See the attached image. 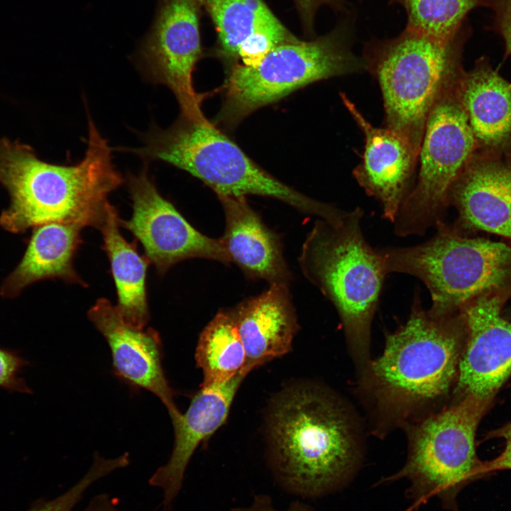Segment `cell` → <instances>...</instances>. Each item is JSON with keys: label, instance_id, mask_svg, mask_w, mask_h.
Returning <instances> with one entry per match:
<instances>
[{"label": "cell", "instance_id": "1", "mask_svg": "<svg viewBox=\"0 0 511 511\" xmlns=\"http://www.w3.org/2000/svg\"><path fill=\"white\" fill-rule=\"evenodd\" d=\"M465 339L460 311L434 317L415 294L406 322L385 333L381 354L357 373L370 433L385 437L448 405Z\"/></svg>", "mask_w": 511, "mask_h": 511}, {"label": "cell", "instance_id": "2", "mask_svg": "<svg viewBox=\"0 0 511 511\" xmlns=\"http://www.w3.org/2000/svg\"><path fill=\"white\" fill-rule=\"evenodd\" d=\"M268 464L286 493L317 498L341 487L359 466L364 426L329 388L292 385L273 400L267 421Z\"/></svg>", "mask_w": 511, "mask_h": 511}, {"label": "cell", "instance_id": "3", "mask_svg": "<svg viewBox=\"0 0 511 511\" xmlns=\"http://www.w3.org/2000/svg\"><path fill=\"white\" fill-rule=\"evenodd\" d=\"M112 150L90 115L85 154L73 165L44 162L29 145L0 138V183L11 200L0 226L13 233L50 222L98 229L111 205L109 194L123 182Z\"/></svg>", "mask_w": 511, "mask_h": 511}, {"label": "cell", "instance_id": "4", "mask_svg": "<svg viewBox=\"0 0 511 511\" xmlns=\"http://www.w3.org/2000/svg\"><path fill=\"white\" fill-rule=\"evenodd\" d=\"M363 216L356 207L336 222L320 219L299 257L305 278L335 307L357 372L372 358L371 325L387 275L378 249L364 238Z\"/></svg>", "mask_w": 511, "mask_h": 511}, {"label": "cell", "instance_id": "5", "mask_svg": "<svg viewBox=\"0 0 511 511\" xmlns=\"http://www.w3.org/2000/svg\"><path fill=\"white\" fill-rule=\"evenodd\" d=\"M470 35L466 22L449 40L405 28L395 38L370 40L364 46L366 70L381 89L385 128L405 138L417 155L434 105L464 72L462 53Z\"/></svg>", "mask_w": 511, "mask_h": 511}, {"label": "cell", "instance_id": "6", "mask_svg": "<svg viewBox=\"0 0 511 511\" xmlns=\"http://www.w3.org/2000/svg\"><path fill=\"white\" fill-rule=\"evenodd\" d=\"M123 150L183 170L211 188L217 197H271L329 221H336L343 213L270 175L207 119L193 120L180 116L166 129L153 126L141 146Z\"/></svg>", "mask_w": 511, "mask_h": 511}, {"label": "cell", "instance_id": "7", "mask_svg": "<svg viewBox=\"0 0 511 511\" xmlns=\"http://www.w3.org/2000/svg\"><path fill=\"white\" fill-rule=\"evenodd\" d=\"M436 229L435 235L422 243L378 249L387 274H408L426 285L432 316L454 314L511 277L510 246L462 236L443 222Z\"/></svg>", "mask_w": 511, "mask_h": 511}, {"label": "cell", "instance_id": "8", "mask_svg": "<svg viewBox=\"0 0 511 511\" xmlns=\"http://www.w3.org/2000/svg\"><path fill=\"white\" fill-rule=\"evenodd\" d=\"M493 400L466 395L406 426V461L381 483L407 479V495L416 505L436 497L444 507L455 510L458 493L478 478L481 461L476 453V432Z\"/></svg>", "mask_w": 511, "mask_h": 511}, {"label": "cell", "instance_id": "9", "mask_svg": "<svg viewBox=\"0 0 511 511\" xmlns=\"http://www.w3.org/2000/svg\"><path fill=\"white\" fill-rule=\"evenodd\" d=\"M352 23H340L317 39L282 44L253 66L237 65L226 83L218 120L233 126L254 111L311 83L366 70L352 51Z\"/></svg>", "mask_w": 511, "mask_h": 511}, {"label": "cell", "instance_id": "10", "mask_svg": "<svg viewBox=\"0 0 511 511\" xmlns=\"http://www.w3.org/2000/svg\"><path fill=\"white\" fill-rule=\"evenodd\" d=\"M461 77L445 87L427 118L417 178L393 222L399 236H422L443 222L449 190L477 151L459 96Z\"/></svg>", "mask_w": 511, "mask_h": 511}, {"label": "cell", "instance_id": "11", "mask_svg": "<svg viewBox=\"0 0 511 511\" xmlns=\"http://www.w3.org/2000/svg\"><path fill=\"white\" fill-rule=\"evenodd\" d=\"M201 0H158L153 22L136 53L139 69L154 84L173 93L180 116L205 119L203 97L197 93L192 74L202 54L199 33Z\"/></svg>", "mask_w": 511, "mask_h": 511}, {"label": "cell", "instance_id": "12", "mask_svg": "<svg viewBox=\"0 0 511 511\" xmlns=\"http://www.w3.org/2000/svg\"><path fill=\"white\" fill-rule=\"evenodd\" d=\"M127 187L132 200L130 219H119L143 246L145 256L160 274L186 259L200 258L231 263L222 241L197 231L172 202L158 192L145 167L129 175Z\"/></svg>", "mask_w": 511, "mask_h": 511}, {"label": "cell", "instance_id": "13", "mask_svg": "<svg viewBox=\"0 0 511 511\" xmlns=\"http://www.w3.org/2000/svg\"><path fill=\"white\" fill-rule=\"evenodd\" d=\"M502 299L480 296L461 310L466 326L451 401L466 395L494 399L511 375V323L500 314Z\"/></svg>", "mask_w": 511, "mask_h": 511}, {"label": "cell", "instance_id": "14", "mask_svg": "<svg viewBox=\"0 0 511 511\" xmlns=\"http://www.w3.org/2000/svg\"><path fill=\"white\" fill-rule=\"evenodd\" d=\"M89 319L106 340L116 374L132 386L156 395L166 407L172 422L180 416L162 366V344L152 328L126 322L116 306L100 298L89 309Z\"/></svg>", "mask_w": 511, "mask_h": 511}, {"label": "cell", "instance_id": "15", "mask_svg": "<svg viewBox=\"0 0 511 511\" xmlns=\"http://www.w3.org/2000/svg\"><path fill=\"white\" fill-rule=\"evenodd\" d=\"M341 98L365 136L363 160L353 177L379 202L383 217L394 222L412 188L418 155L399 133L373 126L346 94L341 93Z\"/></svg>", "mask_w": 511, "mask_h": 511}, {"label": "cell", "instance_id": "16", "mask_svg": "<svg viewBox=\"0 0 511 511\" xmlns=\"http://www.w3.org/2000/svg\"><path fill=\"white\" fill-rule=\"evenodd\" d=\"M248 374L240 372L219 384L201 385L185 413L172 422L175 441L168 461L149 479L163 494V511H168L179 495L185 473L197 446L226 421L236 394Z\"/></svg>", "mask_w": 511, "mask_h": 511}, {"label": "cell", "instance_id": "17", "mask_svg": "<svg viewBox=\"0 0 511 511\" xmlns=\"http://www.w3.org/2000/svg\"><path fill=\"white\" fill-rule=\"evenodd\" d=\"M449 204L466 227L511 238V151H476L451 186Z\"/></svg>", "mask_w": 511, "mask_h": 511}, {"label": "cell", "instance_id": "18", "mask_svg": "<svg viewBox=\"0 0 511 511\" xmlns=\"http://www.w3.org/2000/svg\"><path fill=\"white\" fill-rule=\"evenodd\" d=\"M231 312L246 352L243 372L248 374L290 351L298 325L287 283L270 285Z\"/></svg>", "mask_w": 511, "mask_h": 511}, {"label": "cell", "instance_id": "19", "mask_svg": "<svg viewBox=\"0 0 511 511\" xmlns=\"http://www.w3.org/2000/svg\"><path fill=\"white\" fill-rule=\"evenodd\" d=\"M225 216L221 238L231 263L251 278L287 283L290 273L278 235L268 229L245 197L218 196Z\"/></svg>", "mask_w": 511, "mask_h": 511}, {"label": "cell", "instance_id": "20", "mask_svg": "<svg viewBox=\"0 0 511 511\" xmlns=\"http://www.w3.org/2000/svg\"><path fill=\"white\" fill-rule=\"evenodd\" d=\"M459 96L477 151H511V82L481 57L472 70L463 72Z\"/></svg>", "mask_w": 511, "mask_h": 511}, {"label": "cell", "instance_id": "21", "mask_svg": "<svg viewBox=\"0 0 511 511\" xmlns=\"http://www.w3.org/2000/svg\"><path fill=\"white\" fill-rule=\"evenodd\" d=\"M83 228L81 224L68 222H50L33 227L24 255L3 281L0 295L16 297L32 283L48 279L87 287L73 265L82 243Z\"/></svg>", "mask_w": 511, "mask_h": 511}, {"label": "cell", "instance_id": "22", "mask_svg": "<svg viewBox=\"0 0 511 511\" xmlns=\"http://www.w3.org/2000/svg\"><path fill=\"white\" fill-rule=\"evenodd\" d=\"M119 219L116 209L111 204L98 228L103 237L101 248L110 263L117 293L116 309L126 322L145 328L150 319L146 291L150 262L139 254L135 242L123 238Z\"/></svg>", "mask_w": 511, "mask_h": 511}, {"label": "cell", "instance_id": "23", "mask_svg": "<svg viewBox=\"0 0 511 511\" xmlns=\"http://www.w3.org/2000/svg\"><path fill=\"white\" fill-rule=\"evenodd\" d=\"M246 352L231 309H221L199 335L195 352L197 366L203 374L201 385L226 382L246 363Z\"/></svg>", "mask_w": 511, "mask_h": 511}, {"label": "cell", "instance_id": "24", "mask_svg": "<svg viewBox=\"0 0 511 511\" xmlns=\"http://www.w3.org/2000/svg\"><path fill=\"white\" fill-rule=\"evenodd\" d=\"M215 25L221 53L236 58L241 43L260 28L280 25L263 0H201Z\"/></svg>", "mask_w": 511, "mask_h": 511}, {"label": "cell", "instance_id": "25", "mask_svg": "<svg viewBox=\"0 0 511 511\" xmlns=\"http://www.w3.org/2000/svg\"><path fill=\"white\" fill-rule=\"evenodd\" d=\"M485 0H390L406 11V28L441 40L453 38L467 14Z\"/></svg>", "mask_w": 511, "mask_h": 511}, {"label": "cell", "instance_id": "26", "mask_svg": "<svg viewBox=\"0 0 511 511\" xmlns=\"http://www.w3.org/2000/svg\"><path fill=\"white\" fill-rule=\"evenodd\" d=\"M298 40L281 23L278 26L260 28L250 35L240 45L237 57L243 65L253 66L275 48Z\"/></svg>", "mask_w": 511, "mask_h": 511}, {"label": "cell", "instance_id": "27", "mask_svg": "<svg viewBox=\"0 0 511 511\" xmlns=\"http://www.w3.org/2000/svg\"><path fill=\"white\" fill-rule=\"evenodd\" d=\"M105 476V468L93 463L87 472L66 491L52 499L36 500L27 511H74L85 492Z\"/></svg>", "mask_w": 511, "mask_h": 511}, {"label": "cell", "instance_id": "28", "mask_svg": "<svg viewBox=\"0 0 511 511\" xmlns=\"http://www.w3.org/2000/svg\"><path fill=\"white\" fill-rule=\"evenodd\" d=\"M28 365V361L17 353L0 348V388L9 392L32 393L20 376L21 370Z\"/></svg>", "mask_w": 511, "mask_h": 511}, {"label": "cell", "instance_id": "29", "mask_svg": "<svg viewBox=\"0 0 511 511\" xmlns=\"http://www.w3.org/2000/svg\"><path fill=\"white\" fill-rule=\"evenodd\" d=\"M488 437L504 439L505 447L495 458L491 461H481L478 469V478L493 471L511 469V422L490 432Z\"/></svg>", "mask_w": 511, "mask_h": 511}, {"label": "cell", "instance_id": "30", "mask_svg": "<svg viewBox=\"0 0 511 511\" xmlns=\"http://www.w3.org/2000/svg\"><path fill=\"white\" fill-rule=\"evenodd\" d=\"M494 15V25L502 37L507 52L511 55V0H485Z\"/></svg>", "mask_w": 511, "mask_h": 511}, {"label": "cell", "instance_id": "31", "mask_svg": "<svg viewBox=\"0 0 511 511\" xmlns=\"http://www.w3.org/2000/svg\"><path fill=\"white\" fill-rule=\"evenodd\" d=\"M295 1L302 22L309 31L313 29L314 15L320 6L326 5L339 11L347 8V4L344 0H295Z\"/></svg>", "mask_w": 511, "mask_h": 511}, {"label": "cell", "instance_id": "32", "mask_svg": "<svg viewBox=\"0 0 511 511\" xmlns=\"http://www.w3.org/2000/svg\"><path fill=\"white\" fill-rule=\"evenodd\" d=\"M232 511H314L308 504L300 500L292 502L285 510H278L271 497L267 494L255 495L250 505L235 507Z\"/></svg>", "mask_w": 511, "mask_h": 511}, {"label": "cell", "instance_id": "33", "mask_svg": "<svg viewBox=\"0 0 511 511\" xmlns=\"http://www.w3.org/2000/svg\"><path fill=\"white\" fill-rule=\"evenodd\" d=\"M82 511H121L115 500L107 494L94 496Z\"/></svg>", "mask_w": 511, "mask_h": 511}]
</instances>
